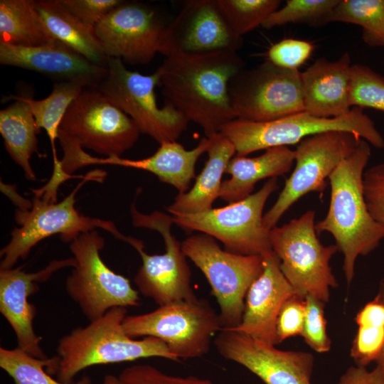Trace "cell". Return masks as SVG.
<instances>
[{
  "instance_id": "6da1fadb",
  "label": "cell",
  "mask_w": 384,
  "mask_h": 384,
  "mask_svg": "<svg viewBox=\"0 0 384 384\" xmlns=\"http://www.w3.org/2000/svg\"><path fill=\"white\" fill-rule=\"evenodd\" d=\"M245 68L238 51L174 53L156 72L169 104L203 130L206 137L236 119L228 91L232 78Z\"/></svg>"
},
{
  "instance_id": "7a4b0ae2",
  "label": "cell",
  "mask_w": 384,
  "mask_h": 384,
  "mask_svg": "<svg viewBox=\"0 0 384 384\" xmlns=\"http://www.w3.org/2000/svg\"><path fill=\"white\" fill-rule=\"evenodd\" d=\"M370 154V144L361 139L355 151L335 169L329 178L328 211L315 225L317 233L326 232L334 238L343 255L348 284L354 277L357 258L370 254L384 239V225L370 215L363 193V174Z\"/></svg>"
},
{
  "instance_id": "3957f363",
  "label": "cell",
  "mask_w": 384,
  "mask_h": 384,
  "mask_svg": "<svg viewBox=\"0 0 384 384\" xmlns=\"http://www.w3.org/2000/svg\"><path fill=\"white\" fill-rule=\"evenodd\" d=\"M127 309L114 307L102 316L62 336L58 343L57 380L70 384L82 370L96 365L118 363L151 357L180 361L161 340H136L124 331Z\"/></svg>"
},
{
  "instance_id": "277c9868",
  "label": "cell",
  "mask_w": 384,
  "mask_h": 384,
  "mask_svg": "<svg viewBox=\"0 0 384 384\" xmlns=\"http://www.w3.org/2000/svg\"><path fill=\"white\" fill-rule=\"evenodd\" d=\"M331 131L350 132L376 148L384 147V139L373 121L357 107L337 117H319L303 111L267 122L235 119L220 133L234 144L236 155L246 156L271 147L297 144L309 137Z\"/></svg>"
},
{
  "instance_id": "5b68a950",
  "label": "cell",
  "mask_w": 384,
  "mask_h": 384,
  "mask_svg": "<svg viewBox=\"0 0 384 384\" xmlns=\"http://www.w3.org/2000/svg\"><path fill=\"white\" fill-rule=\"evenodd\" d=\"M101 174L92 171L88 174L60 202L48 201L34 194L30 210H16L15 220L19 227L12 230L9 242L1 250L0 269L14 267L18 260L26 258L40 241L57 234L64 242L70 243L81 233L102 228L115 238L129 243L132 237L121 233L113 222L85 216L75 207L79 188L85 181Z\"/></svg>"
},
{
  "instance_id": "8992f818",
  "label": "cell",
  "mask_w": 384,
  "mask_h": 384,
  "mask_svg": "<svg viewBox=\"0 0 384 384\" xmlns=\"http://www.w3.org/2000/svg\"><path fill=\"white\" fill-rule=\"evenodd\" d=\"M315 212L309 210L298 218L270 230L273 252L280 270L297 294L311 295L326 303L331 288L338 286L330 260L338 250L336 245L325 246L315 228Z\"/></svg>"
},
{
  "instance_id": "52a82bcc",
  "label": "cell",
  "mask_w": 384,
  "mask_h": 384,
  "mask_svg": "<svg viewBox=\"0 0 384 384\" xmlns=\"http://www.w3.org/2000/svg\"><path fill=\"white\" fill-rule=\"evenodd\" d=\"M134 121L96 88H85L71 103L59 127L63 151L83 148L121 157L137 142Z\"/></svg>"
},
{
  "instance_id": "ba28073f",
  "label": "cell",
  "mask_w": 384,
  "mask_h": 384,
  "mask_svg": "<svg viewBox=\"0 0 384 384\" xmlns=\"http://www.w3.org/2000/svg\"><path fill=\"white\" fill-rule=\"evenodd\" d=\"M124 331L132 338L155 337L179 360L208 353L213 336L222 330L219 314L198 297L159 306L139 315L126 316Z\"/></svg>"
},
{
  "instance_id": "9c48e42d",
  "label": "cell",
  "mask_w": 384,
  "mask_h": 384,
  "mask_svg": "<svg viewBox=\"0 0 384 384\" xmlns=\"http://www.w3.org/2000/svg\"><path fill=\"white\" fill-rule=\"evenodd\" d=\"M105 245L97 230L81 233L69 245L75 263L65 280V291L89 321L114 307L140 305L139 293L129 280L102 260L100 251Z\"/></svg>"
},
{
  "instance_id": "30bf717a",
  "label": "cell",
  "mask_w": 384,
  "mask_h": 384,
  "mask_svg": "<svg viewBox=\"0 0 384 384\" xmlns=\"http://www.w3.org/2000/svg\"><path fill=\"white\" fill-rule=\"evenodd\" d=\"M181 248L211 287L220 308L222 330L238 326L248 289L262 272L263 257L228 252L205 233L186 238L181 242Z\"/></svg>"
},
{
  "instance_id": "8fae6325",
  "label": "cell",
  "mask_w": 384,
  "mask_h": 384,
  "mask_svg": "<svg viewBox=\"0 0 384 384\" xmlns=\"http://www.w3.org/2000/svg\"><path fill=\"white\" fill-rule=\"evenodd\" d=\"M156 86H159L156 71L152 75H142L128 70L120 59L109 58L106 74L96 89L127 114L140 133L159 144L176 141L189 122L171 105L158 106Z\"/></svg>"
},
{
  "instance_id": "7c38bea8",
  "label": "cell",
  "mask_w": 384,
  "mask_h": 384,
  "mask_svg": "<svg viewBox=\"0 0 384 384\" xmlns=\"http://www.w3.org/2000/svg\"><path fill=\"white\" fill-rule=\"evenodd\" d=\"M277 188V178H270L259 191L243 200L197 214L174 215V223L220 240L228 252L264 257L273 250L270 230L263 225V209Z\"/></svg>"
},
{
  "instance_id": "4fadbf2b",
  "label": "cell",
  "mask_w": 384,
  "mask_h": 384,
  "mask_svg": "<svg viewBox=\"0 0 384 384\" xmlns=\"http://www.w3.org/2000/svg\"><path fill=\"white\" fill-rule=\"evenodd\" d=\"M130 212L133 225L159 233L166 247L164 254L149 255L144 250L142 241L135 239L131 245L142 260V265L134 278L140 294L151 299L159 306L196 298L181 242L171 232L173 216L160 211L144 214L137 209L134 203Z\"/></svg>"
},
{
  "instance_id": "5bb4252c",
  "label": "cell",
  "mask_w": 384,
  "mask_h": 384,
  "mask_svg": "<svg viewBox=\"0 0 384 384\" xmlns=\"http://www.w3.org/2000/svg\"><path fill=\"white\" fill-rule=\"evenodd\" d=\"M228 91L236 119L267 122L305 111L301 72L268 60L234 75Z\"/></svg>"
},
{
  "instance_id": "9a60e30c",
  "label": "cell",
  "mask_w": 384,
  "mask_h": 384,
  "mask_svg": "<svg viewBox=\"0 0 384 384\" xmlns=\"http://www.w3.org/2000/svg\"><path fill=\"white\" fill-rule=\"evenodd\" d=\"M361 139L350 132L331 131L301 141L294 150L295 167L274 204L264 214V227L268 230L275 227L284 213L304 195L324 190L326 179L355 151Z\"/></svg>"
},
{
  "instance_id": "2e32d148",
  "label": "cell",
  "mask_w": 384,
  "mask_h": 384,
  "mask_svg": "<svg viewBox=\"0 0 384 384\" xmlns=\"http://www.w3.org/2000/svg\"><path fill=\"white\" fill-rule=\"evenodd\" d=\"M94 28L107 58L146 65L164 52L167 25L146 4L122 1Z\"/></svg>"
},
{
  "instance_id": "e0dca14e",
  "label": "cell",
  "mask_w": 384,
  "mask_h": 384,
  "mask_svg": "<svg viewBox=\"0 0 384 384\" xmlns=\"http://www.w3.org/2000/svg\"><path fill=\"white\" fill-rule=\"evenodd\" d=\"M214 344L223 358L245 367L265 384H311L314 356L310 353L282 351L228 330L218 332Z\"/></svg>"
},
{
  "instance_id": "ac0fdd59",
  "label": "cell",
  "mask_w": 384,
  "mask_h": 384,
  "mask_svg": "<svg viewBox=\"0 0 384 384\" xmlns=\"http://www.w3.org/2000/svg\"><path fill=\"white\" fill-rule=\"evenodd\" d=\"M242 43V37L233 32L217 0H188L167 25L162 55L238 51Z\"/></svg>"
},
{
  "instance_id": "d6986e66",
  "label": "cell",
  "mask_w": 384,
  "mask_h": 384,
  "mask_svg": "<svg viewBox=\"0 0 384 384\" xmlns=\"http://www.w3.org/2000/svg\"><path fill=\"white\" fill-rule=\"evenodd\" d=\"M75 263L73 257L51 260L36 272H27L23 266L0 269V312L15 333L17 347L37 358L48 357L41 346V338L34 331L36 308L28 297L39 290V283L61 269L73 267Z\"/></svg>"
},
{
  "instance_id": "ffe728a7",
  "label": "cell",
  "mask_w": 384,
  "mask_h": 384,
  "mask_svg": "<svg viewBox=\"0 0 384 384\" xmlns=\"http://www.w3.org/2000/svg\"><path fill=\"white\" fill-rule=\"evenodd\" d=\"M0 63L36 71L59 82H82L88 88H96L107 72V66L92 63L58 41L34 47L0 43Z\"/></svg>"
},
{
  "instance_id": "44dd1931",
  "label": "cell",
  "mask_w": 384,
  "mask_h": 384,
  "mask_svg": "<svg viewBox=\"0 0 384 384\" xmlns=\"http://www.w3.org/2000/svg\"><path fill=\"white\" fill-rule=\"evenodd\" d=\"M262 257V272L246 294L241 323L228 331L240 332L274 346L280 309L289 298L297 294L282 274L275 253L272 252Z\"/></svg>"
},
{
  "instance_id": "7402d4cb",
  "label": "cell",
  "mask_w": 384,
  "mask_h": 384,
  "mask_svg": "<svg viewBox=\"0 0 384 384\" xmlns=\"http://www.w3.org/2000/svg\"><path fill=\"white\" fill-rule=\"evenodd\" d=\"M351 57L344 53L337 60L316 59L304 72L301 81L305 111L319 117L347 114L350 103Z\"/></svg>"
},
{
  "instance_id": "603a6c76",
  "label": "cell",
  "mask_w": 384,
  "mask_h": 384,
  "mask_svg": "<svg viewBox=\"0 0 384 384\" xmlns=\"http://www.w3.org/2000/svg\"><path fill=\"white\" fill-rule=\"evenodd\" d=\"M211 139L203 137L192 149H186L176 141L164 142L151 156L138 160L121 157L97 158L86 153L81 166L91 164H110L142 169L151 172L159 179L175 187L179 192H187L195 177V166L199 157L207 151Z\"/></svg>"
},
{
  "instance_id": "cb8c5ba5",
  "label": "cell",
  "mask_w": 384,
  "mask_h": 384,
  "mask_svg": "<svg viewBox=\"0 0 384 384\" xmlns=\"http://www.w3.org/2000/svg\"><path fill=\"white\" fill-rule=\"evenodd\" d=\"M294 150L274 146L255 157L238 156L228 163L225 173L230 178L222 182L219 198L232 203L252 194L255 185L265 178H277L289 172L294 163Z\"/></svg>"
},
{
  "instance_id": "d4e9b609",
  "label": "cell",
  "mask_w": 384,
  "mask_h": 384,
  "mask_svg": "<svg viewBox=\"0 0 384 384\" xmlns=\"http://www.w3.org/2000/svg\"><path fill=\"white\" fill-rule=\"evenodd\" d=\"M210 138L211 143L206 151L208 158L194 185L189 191L178 193L166 208L172 215L206 212L213 208V203L219 198L222 176L236 150L220 132Z\"/></svg>"
},
{
  "instance_id": "484cf974",
  "label": "cell",
  "mask_w": 384,
  "mask_h": 384,
  "mask_svg": "<svg viewBox=\"0 0 384 384\" xmlns=\"http://www.w3.org/2000/svg\"><path fill=\"white\" fill-rule=\"evenodd\" d=\"M36 6L55 40L68 46L92 63L107 66L109 58L103 52L93 26L78 18L60 0L36 1Z\"/></svg>"
},
{
  "instance_id": "4316f807",
  "label": "cell",
  "mask_w": 384,
  "mask_h": 384,
  "mask_svg": "<svg viewBox=\"0 0 384 384\" xmlns=\"http://www.w3.org/2000/svg\"><path fill=\"white\" fill-rule=\"evenodd\" d=\"M9 97L15 102L0 111V133L7 152L26 179L36 181L30 160L34 154H39L37 134L41 129L28 105L18 96Z\"/></svg>"
},
{
  "instance_id": "83f0119b",
  "label": "cell",
  "mask_w": 384,
  "mask_h": 384,
  "mask_svg": "<svg viewBox=\"0 0 384 384\" xmlns=\"http://www.w3.org/2000/svg\"><path fill=\"white\" fill-rule=\"evenodd\" d=\"M55 41L37 11L36 1H0V43L34 47Z\"/></svg>"
},
{
  "instance_id": "f1b7e54d",
  "label": "cell",
  "mask_w": 384,
  "mask_h": 384,
  "mask_svg": "<svg viewBox=\"0 0 384 384\" xmlns=\"http://www.w3.org/2000/svg\"><path fill=\"white\" fill-rule=\"evenodd\" d=\"M358 326L350 355L356 366L367 367L375 363L384 352V278L376 296L356 314Z\"/></svg>"
},
{
  "instance_id": "f546056e",
  "label": "cell",
  "mask_w": 384,
  "mask_h": 384,
  "mask_svg": "<svg viewBox=\"0 0 384 384\" xmlns=\"http://www.w3.org/2000/svg\"><path fill=\"white\" fill-rule=\"evenodd\" d=\"M85 88V84L79 81L58 82L51 93L46 98L35 100L30 97H19L26 102L35 118L39 129L47 132L53 150V162L58 161L55 149L60 122L71 103Z\"/></svg>"
},
{
  "instance_id": "4dcf8cb0",
  "label": "cell",
  "mask_w": 384,
  "mask_h": 384,
  "mask_svg": "<svg viewBox=\"0 0 384 384\" xmlns=\"http://www.w3.org/2000/svg\"><path fill=\"white\" fill-rule=\"evenodd\" d=\"M331 22L353 23L362 28L363 41L384 47V0H341L327 16Z\"/></svg>"
},
{
  "instance_id": "1f68e13d",
  "label": "cell",
  "mask_w": 384,
  "mask_h": 384,
  "mask_svg": "<svg viewBox=\"0 0 384 384\" xmlns=\"http://www.w3.org/2000/svg\"><path fill=\"white\" fill-rule=\"evenodd\" d=\"M57 362L56 356L37 358L21 348H0V367L14 380V384H67L52 378L50 371ZM89 375L82 376L70 384H91Z\"/></svg>"
},
{
  "instance_id": "d6a6232c",
  "label": "cell",
  "mask_w": 384,
  "mask_h": 384,
  "mask_svg": "<svg viewBox=\"0 0 384 384\" xmlns=\"http://www.w3.org/2000/svg\"><path fill=\"white\" fill-rule=\"evenodd\" d=\"M233 32L240 37L259 26L277 10L279 0H217Z\"/></svg>"
},
{
  "instance_id": "836d02e7",
  "label": "cell",
  "mask_w": 384,
  "mask_h": 384,
  "mask_svg": "<svg viewBox=\"0 0 384 384\" xmlns=\"http://www.w3.org/2000/svg\"><path fill=\"white\" fill-rule=\"evenodd\" d=\"M340 0H288L273 12L262 24L271 29L287 23H306L311 26L325 25L327 16Z\"/></svg>"
},
{
  "instance_id": "e575fe53",
  "label": "cell",
  "mask_w": 384,
  "mask_h": 384,
  "mask_svg": "<svg viewBox=\"0 0 384 384\" xmlns=\"http://www.w3.org/2000/svg\"><path fill=\"white\" fill-rule=\"evenodd\" d=\"M350 103L351 107L384 112V77L365 65H352Z\"/></svg>"
},
{
  "instance_id": "d590c367",
  "label": "cell",
  "mask_w": 384,
  "mask_h": 384,
  "mask_svg": "<svg viewBox=\"0 0 384 384\" xmlns=\"http://www.w3.org/2000/svg\"><path fill=\"white\" fill-rule=\"evenodd\" d=\"M305 300V318L301 336L316 352L326 353L331 349V340L326 333L324 302L311 295Z\"/></svg>"
},
{
  "instance_id": "8d00e7d4",
  "label": "cell",
  "mask_w": 384,
  "mask_h": 384,
  "mask_svg": "<svg viewBox=\"0 0 384 384\" xmlns=\"http://www.w3.org/2000/svg\"><path fill=\"white\" fill-rule=\"evenodd\" d=\"M119 384H213L206 378L193 375L186 377L166 374L147 364L124 368L118 376Z\"/></svg>"
},
{
  "instance_id": "74e56055",
  "label": "cell",
  "mask_w": 384,
  "mask_h": 384,
  "mask_svg": "<svg viewBox=\"0 0 384 384\" xmlns=\"http://www.w3.org/2000/svg\"><path fill=\"white\" fill-rule=\"evenodd\" d=\"M313 50L311 42L284 38L269 48L267 60L282 68L298 70L309 59Z\"/></svg>"
},
{
  "instance_id": "f35d334b",
  "label": "cell",
  "mask_w": 384,
  "mask_h": 384,
  "mask_svg": "<svg viewBox=\"0 0 384 384\" xmlns=\"http://www.w3.org/2000/svg\"><path fill=\"white\" fill-rule=\"evenodd\" d=\"M305 318L304 298L294 295L282 305L276 324V343L302 334Z\"/></svg>"
},
{
  "instance_id": "ab89813d",
  "label": "cell",
  "mask_w": 384,
  "mask_h": 384,
  "mask_svg": "<svg viewBox=\"0 0 384 384\" xmlns=\"http://www.w3.org/2000/svg\"><path fill=\"white\" fill-rule=\"evenodd\" d=\"M363 184L370 215L376 221L384 225V163L365 170Z\"/></svg>"
},
{
  "instance_id": "60d3db41",
  "label": "cell",
  "mask_w": 384,
  "mask_h": 384,
  "mask_svg": "<svg viewBox=\"0 0 384 384\" xmlns=\"http://www.w3.org/2000/svg\"><path fill=\"white\" fill-rule=\"evenodd\" d=\"M74 16L86 24L95 27L114 8L119 0H60Z\"/></svg>"
},
{
  "instance_id": "b9f144b4",
  "label": "cell",
  "mask_w": 384,
  "mask_h": 384,
  "mask_svg": "<svg viewBox=\"0 0 384 384\" xmlns=\"http://www.w3.org/2000/svg\"><path fill=\"white\" fill-rule=\"evenodd\" d=\"M337 384H384V368L378 364L372 370L364 366H351Z\"/></svg>"
},
{
  "instance_id": "7bdbcfd3",
  "label": "cell",
  "mask_w": 384,
  "mask_h": 384,
  "mask_svg": "<svg viewBox=\"0 0 384 384\" xmlns=\"http://www.w3.org/2000/svg\"><path fill=\"white\" fill-rule=\"evenodd\" d=\"M1 190L18 207V210L26 211L31 208L32 201L25 199L19 196L13 185H8L1 181Z\"/></svg>"
},
{
  "instance_id": "ee69618b",
  "label": "cell",
  "mask_w": 384,
  "mask_h": 384,
  "mask_svg": "<svg viewBox=\"0 0 384 384\" xmlns=\"http://www.w3.org/2000/svg\"><path fill=\"white\" fill-rule=\"evenodd\" d=\"M102 384H119L118 377L113 375H105Z\"/></svg>"
},
{
  "instance_id": "f6af8a7d",
  "label": "cell",
  "mask_w": 384,
  "mask_h": 384,
  "mask_svg": "<svg viewBox=\"0 0 384 384\" xmlns=\"http://www.w3.org/2000/svg\"><path fill=\"white\" fill-rule=\"evenodd\" d=\"M376 364H378V365L381 366L384 368V352H383L381 358L376 363Z\"/></svg>"
}]
</instances>
